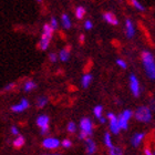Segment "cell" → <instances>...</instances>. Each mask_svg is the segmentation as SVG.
<instances>
[{
  "label": "cell",
  "mask_w": 155,
  "mask_h": 155,
  "mask_svg": "<svg viewBox=\"0 0 155 155\" xmlns=\"http://www.w3.org/2000/svg\"><path fill=\"white\" fill-rule=\"evenodd\" d=\"M117 120H119V124L121 126V130H126L129 127V121L125 120L122 116V114H119L117 115Z\"/></svg>",
  "instance_id": "44dd1931"
},
{
  "label": "cell",
  "mask_w": 155,
  "mask_h": 155,
  "mask_svg": "<svg viewBox=\"0 0 155 155\" xmlns=\"http://www.w3.org/2000/svg\"><path fill=\"white\" fill-rule=\"evenodd\" d=\"M61 145V142L57 137H45L42 141V146L48 150H55Z\"/></svg>",
  "instance_id": "8992f818"
},
{
  "label": "cell",
  "mask_w": 155,
  "mask_h": 155,
  "mask_svg": "<svg viewBox=\"0 0 155 155\" xmlns=\"http://www.w3.org/2000/svg\"><path fill=\"white\" fill-rule=\"evenodd\" d=\"M58 58H59V55H57V53H54V52L49 53V60H50L51 62H57Z\"/></svg>",
  "instance_id": "1f68e13d"
},
{
  "label": "cell",
  "mask_w": 155,
  "mask_h": 155,
  "mask_svg": "<svg viewBox=\"0 0 155 155\" xmlns=\"http://www.w3.org/2000/svg\"><path fill=\"white\" fill-rule=\"evenodd\" d=\"M107 117L110 120V131L111 133L113 134H119L120 131H121V126L119 124V120H117V116L115 115L112 112H109L107 114Z\"/></svg>",
  "instance_id": "277c9868"
},
{
  "label": "cell",
  "mask_w": 155,
  "mask_h": 155,
  "mask_svg": "<svg viewBox=\"0 0 155 155\" xmlns=\"http://www.w3.org/2000/svg\"><path fill=\"white\" fill-rule=\"evenodd\" d=\"M80 42L81 43H83L84 42V35H81L80 36Z\"/></svg>",
  "instance_id": "ab89813d"
},
{
  "label": "cell",
  "mask_w": 155,
  "mask_h": 155,
  "mask_svg": "<svg viewBox=\"0 0 155 155\" xmlns=\"http://www.w3.org/2000/svg\"><path fill=\"white\" fill-rule=\"evenodd\" d=\"M36 87H37L36 82H33V81H31V80L26 81L25 84H23V90L26 91V92H30V91L35 90Z\"/></svg>",
  "instance_id": "ac0fdd59"
},
{
  "label": "cell",
  "mask_w": 155,
  "mask_h": 155,
  "mask_svg": "<svg viewBox=\"0 0 155 155\" xmlns=\"http://www.w3.org/2000/svg\"><path fill=\"white\" fill-rule=\"evenodd\" d=\"M104 144H105L109 149H112V147H113V143H112V139H111L110 132H107L105 134H104Z\"/></svg>",
  "instance_id": "603a6c76"
},
{
  "label": "cell",
  "mask_w": 155,
  "mask_h": 155,
  "mask_svg": "<svg viewBox=\"0 0 155 155\" xmlns=\"http://www.w3.org/2000/svg\"><path fill=\"white\" fill-rule=\"evenodd\" d=\"M42 155H62V154H42Z\"/></svg>",
  "instance_id": "60d3db41"
},
{
  "label": "cell",
  "mask_w": 155,
  "mask_h": 155,
  "mask_svg": "<svg viewBox=\"0 0 155 155\" xmlns=\"http://www.w3.org/2000/svg\"><path fill=\"white\" fill-rule=\"evenodd\" d=\"M49 121H50V119H49L48 115H45V114L39 115L38 117H37V125H38L40 129L45 127V126H49Z\"/></svg>",
  "instance_id": "4fadbf2b"
},
{
  "label": "cell",
  "mask_w": 155,
  "mask_h": 155,
  "mask_svg": "<svg viewBox=\"0 0 155 155\" xmlns=\"http://www.w3.org/2000/svg\"><path fill=\"white\" fill-rule=\"evenodd\" d=\"M130 3H131V5L133 6V8H135L137 11H141V12L145 11V7L143 6L139 0H130Z\"/></svg>",
  "instance_id": "ffe728a7"
},
{
  "label": "cell",
  "mask_w": 155,
  "mask_h": 155,
  "mask_svg": "<svg viewBox=\"0 0 155 155\" xmlns=\"http://www.w3.org/2000/svg\"><path fill=\"white\" fill-rule=\"evenodd\" d=\"M10 132H11V134H13V135H19V130H18V127H17V126H15V125L11 126Z\"/></svg>",
  "instance_id": "836d02e7"
},
{
  "label": "cell",
  "mask_w": 155,
  "mask_h": 155,
  "mask_svg": "<svg viewBox=\"0 0 155 155\" xmlns=\"http://www.w3.org/2000/svg\"><path fill=\"white\" fill-rule=\"evenodd\" d=\"M130 89H131L134 97H140V94H141V85H140L137 78L134 74L130 75Z\"/></svg>",
  "instance_id": "5b68a950"
},
{
  "label": "cell",
  "mask_w": 155,
  "mask_h": 155,
  "mask_svg": "<svg viewBox=\"0 0 155 155\" xmlns=\"http://www.w3.org/2000/svg\"><path fill=\"white\" fill-rule=\"evenodd\" d=\"M84 142H85V149H87V154L89 155L94 154L95 151H97V144H95V142L91 137H87Z\"/></svg>",
  "instance_id": "8fae6325"
},
{
  "label": "cell",
  "mask_w": 155,
  "mask_h": 155,
  "mask_svg": "<svg viewBox=\"0 0 155 155\" xmlns=\"http://www.w3.org/2000/svg\"><path fill=\"white\" fill-rule=\"evenodd\" d=\"M121 114H122L123 117H124L125 120H127V121H130V119H131V117H132V116L134 115L133 111L130 110V109H127V110H124Z\"/></svg>",
  "instance_id": "484cf974"
},
{
  "label": "cell",
  "mask_w": 155,
  "mask_h": 155,
  "mask_svg": "<svg viewBox=\"0 0 155 155\" xmlns=\"http://www.w3.org/2000/svg\"><path fill=\"white\" fill-rule=\"evenodd\" d=\"M50 25H51V27L54 30L58 29V28H59V22H58V20H57V18H54V17H51V19H50Z\"/></svg>",
  "instance_id": "f1b7e54d"
},
{
  "label": "cell",
  "mask_w": 155,
  "mask_h": 155,
  "mask_svg": "<svg viewBox=\"0 0 155 155\" xmlns=\"http://www.w3.org/2000/svg\"><path fill=\"white\" fill-rule=\"evenodd\" d=\"M61 146L63 147V149H70L72 146V142H71V140H69V139H64L63 141L61 142Z\"/></svg>",
  "instance_id": "83f0119b"
},
{
  "label": "cell",
  "mask_w": 155,
  "mask_h": 155,
  "mask_svg": "<svg viewBox=\"0 0 155 155\" xmlns=\"http://www.w3.org/2000/svg\"><path fill=\"white\" fill-rule=\"evenodd\" d=\"M36 1H38V2H42V0H36Z\"/></svg>",
  "instance_id": "b9f144b4"
},
{
  "label": "cell",
  "mask_w": 155,
  "mask_h": 155,
  "mask_svg": "<svg viewBox=\"0 0 155 155\" xmlns=\"http://www.w3.org/2000/svg\"><path fill=\"white\" fill-rule=\"evenodd\" d=\"M154 155H155V151H154Z\"/></svg>",
  "instance_id": "7bdbcfd3"
},
{
  "label": "cell",
  "mask_w": 155,
  "mask_h": 155,
  "mask_svg": "<svg viewBox=\"0 0 155 155\" xmlns=\"http://www.w3.org/2000/svg\"><path fill=\"white\" fill-rule=\"evenodd\" d=\"M67 131L69 133H74L77 131V125H75L74 122H69L68 125H67Z\"/></svg>",
  "instance_id": "4316f807"
},
{
  "label": "cell",
  "mask_w": 155,
  "mask_h": 155,
  "mask_svg": "<svg viewBox=\"0 0 155 155\" xmlns=\"http://www.w3.org/2000/svg\"><path fill=\"white\" fill-rule=\"evenodd\" d=\"M80 129L81 131L85 132L89 136L92 135L93 133V124L91 122V120L89 117H82L80 121Z\"/></svg>",
  "instance_id": "52a82bcc"
},
{
  "label": "cell",
  "mask_w": 155,
  "mask_h": 155,
  "mask_svg": "<svg viewBox=\"0 0 155 155\" xmlns=\"http://www.w3.org/2000/svg\"><path fill=\"white\" fill-rule=\"evenodd\" d=\"M102 112H103V107H101V105H97V107H93V114L97 119L102 117Z\"/></svg>",
  "instance_id": "cb8c5ba5"
},
{
  "label": "cell",
  "mask_w": 155,
  "mask_h": 155,
  "mask_svg": "<svg viewBox=\"0 0 155 155\" xmlns=\"http://www.w3.org/2000/svg\"><path fill=\"white\" fill-rule=\"evenodd\" d=\"M69 58H70V49L69 48L61 49L60 52H59V59H60L62 62H65V61H68Z\"/></svg>",
  "instance_id": "9a60e30c"
},
{
  "label": "cell",
  "mask_w": 155,
  "mask_h": 155,
  "mask_svg": "<svg viewBox=\"0 0 155 155\" xmlns=\"http://www.w3.org/2000/svg\"><path fill=\"white\" fill-rule=\"evenodd\" d=\"M116 64L119 65L120 68H122V69H126V67H127L126 62L124 61L123 59H116Z\"/></svg>",
  "instance_id": "f546056e"
},
{
  "label": "cell",
  "mask_w": 155,
  "mask_h": 155,
  "mask_svg": "<svg viewBox=\"0 0 155 155\" xmlns=\"http://www.w3.org/2000/svg\"><path fill=\"white\" fill-rule=\"evenodd\" d=\"M144 154H145V155H154V152H152L150 149L145 147V149H144Z\"/></svg>",
  "instance_id": "74e56055"
},
{
  "label": "cell",
  "mask_w": 155,
  "mask_h": 155,
  "mask_svg": "<svg viewBox=\"0 0 155 155\" xmlns=\"http://www.w3.org/2000/svg\"><path fill=\"white\" fill-rule=\"evenodd\" d=\"M29 101L27 100V99H21L18 104H15L13 107H11V111L12 112H16V113H20V112H23V111H26L28 107H29Z\"/></svg>",
  "instance_id": "9c48e42d"
},
{
  "label": "cell",
  "mask_w": 155,
  "mask_h": 155,
  "mask_svg": "<svg viewBox=\"0 0 155 155\" xmlns=\"http://www.w3.org/2000/svg\"><path fill=\"white\" fill-rule=\"evenodd\" d=\"M142 62L143 67L145 70L146 75L151 79V80H155V59L154 55L147 50H144L142 52Z\"/></svg>",
  "instance_id": "6da1fadb"
},
{
  "label": "cell",
  "mask_w": 155,
  "mask_h": 155,
  "mask_svg": "<svg viewBox=\"0 0 155 155\" xmlns=\"http://www.w3.org/2000/svg\"><path fill=\"white\" fill-rule=\"evenodd\" d=\"M83 26H84V29L85 30H91L92 28H93V23H92L91 20H85Z\"/></svg>",
  "instance_id": "4dcf8cb0"
},
{
  "label": "cell",
  "mask_w": 155,
  "mask_h": 155,
  "mask_svg": "<svg viewBox=\"0 0 155 155\" xmlns=\"http://www.w3.org/2000/svg\"><path fill=\"white\" fill-rule=\"evenodd\" d=\"M41 135H47L49 133V126H45V127H42L41 129Z\"/></svg>",
  "instance_id": "d590c367"
},
{
  "label": "cell",
  "mask_w": 155,
  "mask_h": 155,
  "mask_svg": "<svg viewBox=\"0 0 155 155\" xmlns=\"http://www.w3.org/2000/svg\"><path fill=\"white\" fill-rule=\"evenodd\" d=\"M124 29H125V36L126 38L132 39L133 37L135 36V27H134V23L130 18H126L125 19V26H124Z\"/></svg>",
  "instance_id": "ba28073f"
},
{
  "label": "cell",
  "mask_w": 155,
  "mask_h": 155,
  "mask_svg": "<svg viewBox=\"0 0 155 155\" xmlns=\"http://www.w3.org/2000/svg\"><path fill=\"white\" fill-rule=\"evenodd\" d=\"M134 117L141 123H149L152 121V110L150 107H139L134 112Z\"/></svg>",
  "instance_id": "3957f363"
},
{
  "label": "cell",
  "mask_w": 155,
  "mask_h": 155,
  "mask_svg": "<svg viewBox=\"0 0 155 155\" xmlns=\"http://www.w3.org/2000/svg\"><path fill=\"white\" fill-rule=\"evenodd\" d=\"M61 25H62V27H63L64 29H70V28H71L72 22H71V19H70V17H69L68 13H62Z\"/></svg>",
  "instance_id": "5bb4252c"
},
{
  "label": "cell",
  "mask_w": 155,
  "mask_h": 155,
  "mask_svg": "<svg viewBox=\"0 0 155 155\" xmlns=\"http://www.w3.org/2000/svg\"><path fill=\"white\" fill-rule=\"evenodd\" d=\"M102 18L105 22L111 25V26H117L119 25V20L113 12H104L102 15Z\"/></svg>",
  "instance_id": "30bf717a"
},
{
  "label": "cell",
  "mask_w": 155,
  "mask_h": 155,
  "mask_svg": "<svg viewBox=\"0 0 155 155\" xmlns=\"http://www.w3.org/2000/svg\"><path fill=\"white\" fill-rule=\"evenodd\" d=\"M47 103H48V97H39L38 99H37V101H36L37 107H39V109L45 107Z\"/></svg>",
  "instance_id": "7402d4cb"
},
{
  "label": "cell",
  "mask_w": 155,
  "mask_h": 155,
  "mask_svg": "<svg viewBox=\"0 0 155 155\" xmlns=\"http://www.w3.org/2000/svg\"><path fill=\"white\" fill-rule=\"evenodd\" d=\"M92 75L89 74V73H87V74H84L83 77H82V79H81V84H82V87H84V89H87V87H89V85L91 84V82H92Z\"/></svg>",
  "instance_id": "e0dca14e"
},
{
  "label": "cell",
  "mask_w": 155,
  "mask_h": 155,
  "mask_svg": "<svg viewBox=\"0 0 155 155\" xmlns=\"http://www.w3.org/2000/svg\"><path fill=\"white\" fill-rule=\"evenodd\" d=\"M110 155H123V150L120 146H113L110 149Z\"/></svg>",
  "instance_id": "d4e9b609"
},
{
  "label": "cell",
  "mask_w": 155,
  "mask_h": 155,
  "mask_svg": "<svg viewBox=\"0 0 155 155\" xmlns=\"http://www.w3.org/2000/svg\"><path fill=\"white\" fill-rule=\"evenodd\" d=\"M78 137H79V140H83V141H85V140L89 137V135H87L85 132H83V131H80V133H79Z\"/></svg>",
  "instance_id": "d6a6232c"
},
{
  "label": "cell",
  "mask_w": 155,
  "mask_h": 155,
  "mask_svg": "<svg viewBox=\"0 0 155 155\" xmlns=\"http://www.w3.org/2000/svg\"><path fill=\"white\" fill-rule=\"evenodd\" d=\"M53 32H54V29L52 28L50 23H45V25H43V27H42L41 38H40L39 43H38V48L40 49L41 51H45V50L49 48L52 36H53Z\"/></svg>",
  "instance_id": "7a4b0ae2"
},
{
  "label": "cell",
  "mask_w": 155,
  "mask_h": 155,
  "mask_svg": "<svg viewBox=\"0 0 155 155\" xmlns=\"http://www.w3.org/2000/svg\"><path fill=\"white\" fill-rule=\"evenodd\" d=\"M99 120H100V122L102 123V124H104V123L107 122V119H105V117H103V116H102V117H100Z\"/></svg>",
  "instance_id": "f35d334b"
},
{
  "label": "cell",
  "mask_w": 155,
  "mask_h": 155,
  "mask_svg": "<svg viewBox=\"0 0 155 155\" xmlns=\"http://www.w3.org/2000/svg\"><path fill=\"white\" fill-rule=\"evenodd\" d=\"M25 144V137L22 135H17L16 140H13L12 145L16 147V149H20L21 146H23Z\"/></svg>",
  "instance_id": "d6986e66"
},
{
  "label": "cell",
  "mask_w": 155,
  "mask_h": 155,
  "mask_svg": "<svg viewBox=\"0 0 155 155\" xmlns=\"http://www.w3.org/2000/svg\"><path fill=\"white\" fill-rule=\"evenodd\" d=\"M144 137H145V133H135V134L132 136V139H131V144H132L134 147H137V146H140V144L142 143Z\"/></svg>",
  "instance_id": "7c38bea8"
},
{
  "label": "cell",
  "mask_w": 155,
  "mask_h": 155,
  "mask_svg": "<svg viewBox=\"0 0 155 155\" xmlns=\"http://www.w3.org/2000/svg\"><path fill=\"white\" fill-rule=\"evenodd\" d=\"M15 85H16L15 83H9V84H7L6 87H3V91H6V92H8V91H11V90L13 89V87H15Z\"/></svg>",
  "instance_id": "e575fe53"
},
{
  "label": "cell",
  "mask_w": 155,
  "mask_h": 155,
  "mask_svg": "<svg viewBox=\"0 0 155 155\" xmlns=\"http://www.w3.org/2000/svg\"><path fill=\"white\" fill-rule=\"evenodd\" d=\"M74 16L79 20L83 19V17L85 16V8L83 6H78L74 9Z\"/></svg>",
  "instance_id": "2e32d148"
},
{
  "label": "cell",
  "mask_w": 155,
  "mask_h": 155,
  "mask_svg": "<svg viewBox=\"0 0 155 155\" xmlns=\"http://www.w3.org/2000/svg\"><path fill=\"white\" fill-rule=\"evenodd\" d=\"M150 107H151L152 111H155V99H151V101H150Z\"/></svg>",
  "instance_id": "8d00e7d4"
}]
</instances>
